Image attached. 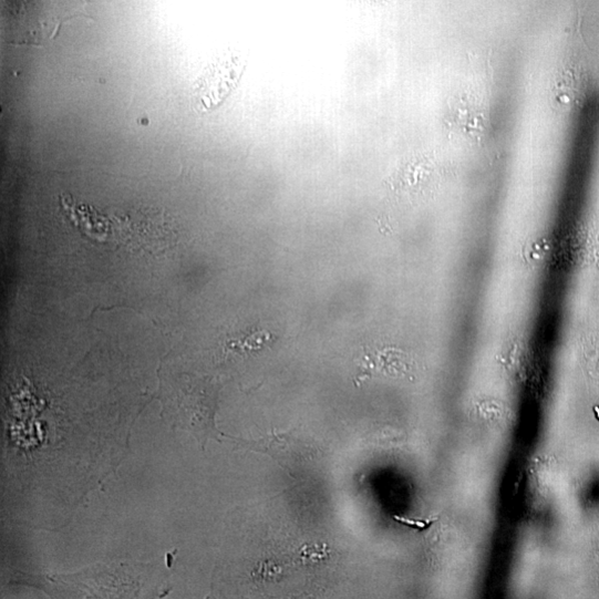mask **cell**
<instances>
[{
	"label": "cell",
	"mask_w": 599,
	"mask_h": 599,
	"mask_svg": "<svg viewBox=\"0 0 599 599\" xmlns=\"http://www.w3.org/2000/svg\"><path fill=\"white\" fill-rule=\"evenodd\" d=\"M29 583L53 599H162L173 589L167 569L156 561L95 564Z\"/></svg>",
	"instance_id": "6da1fadb"
},
{
	"label": "cell",
	"mask_w": 599,
	"mask_h": 599,
	"mask_svg": "<svg viewBox=\"0 0 599 599\" xmlns=\"http://www.w3.org/2000/svg\"><path fill=\"white\" fill-rule=\"evenodd\" d=\"M158 400L173 427L192 432L204 446L209 438H219L215 424L218 390L210 382L187 375L163 378Z\"/></svg>",
	"instance_id": "7a4b0ae2"
}]
</instances>
